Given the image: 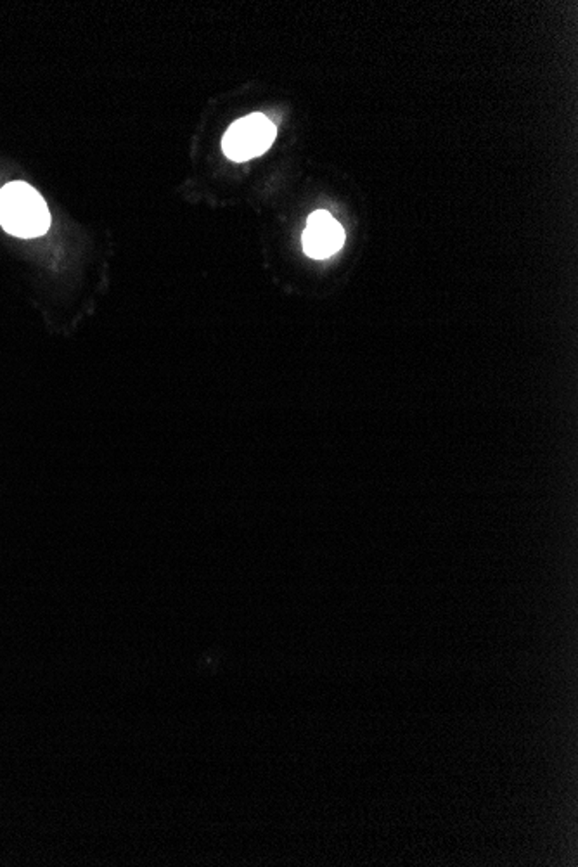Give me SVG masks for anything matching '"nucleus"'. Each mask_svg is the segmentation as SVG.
Segmentation results:
<instances>
[{"label":"nucleus","instance_id":"1","mask_svg":"<svg viewBox=\"0 0 578 867\" xmlns=\"http://www.w3.org/2000/svg\"><path fill=\"white\" fill-rule=\"evenodd\" d=\"M0 224L7 233L30 239L47 233L51 213L32 186L11 182L0 191Z\"/></svg>","mask_w":578,"mask_h":867},{"label":"nucleus","instance_id":"2","mask_svg":"<svg viewBox=\"0 0 578 867\" xmlns=\"http://www.w3.org/2000/svg\"><path fill=\"white\" fill-rule=\"evenodd\" d=\"M277 135V127L260 113L249 115L229 127L222 139V149L227 158L246 162L264 155Z\"/></svg>","mask_w":578,"mask_h":867},{"label":"nucleus","instance_id":"3","mask_svg":"<svg viewBox=\"0 0 578 867\" xmlns=\"http://www.w3.org/2000/svg\"><path fill=\"white\" fill-rule=\"evenodd\" d=\"M344 243V231L331 213L321 210L308 217L304 233V250L312 259H328Z\"/></svg>","mask_w":578,"mask_h":867}]
</instances>
